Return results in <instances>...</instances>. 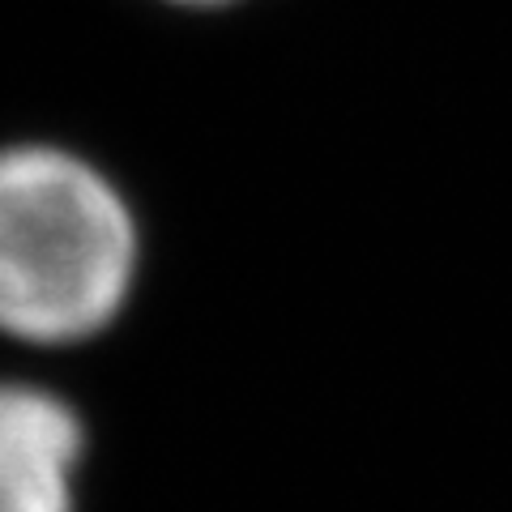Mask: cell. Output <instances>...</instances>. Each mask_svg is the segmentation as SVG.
I'll return each mask as SVG.
<instances>
[{"instance_id":"obj_2","label":"cell","mask_w":512,"mask_h":512,"mask_svg":"<svg viewBox=\"0 0 512 512\" xmlns=\"http://www.w3.org/2000/svg\"><path fill=\"white\" fill-rule=\"evenodd\" d=\"M86 431L64 397L0 384V512H73Z\"/></svg>"},{"instance_id":"obj_1","label":"cell","mask_w":512,"mask_h":512,"mask_svg":"<svg viewBox=\"0 0 512 512\" xmlns=\"http://www.w3.org/2000/svg\"><path fill=\"white\" fill-rule=\"evenodd\" d=\"M137 222L107 175L60 146L0 150V333L86 342L128 303Z\"/></svg>"},{"instance_id":"obj_3","label":"cell","mask_w":512,"mask_h":512,"mask_svg":"<svg viewBox=\"0 0 512 512\" xmlns=\"http://www.w3.org/2000/svg\"><path fill=\"white\" fill-rule=\"evenodd\" d=\"M171 5H227V0H171Z\"/></svg>"}]
</instances>
